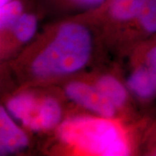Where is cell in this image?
<instances>
[{"instance_id":"cell-1","label":"cell","mask_w":156,"mask_h":156,"mask_svg":"<svg viewBox=\"0 0 156 156\" xmlns=\"http://www.w3.org/2000/svg\"><path fill=\"white\" fill-rule=\"evenodd\" d=\"M92 50L93 38L89 29L80 23H65L35 55L29 71L37 80L71 75L87 65Z\"/></svg>"},{"instance_id":"cell-2","label":"cell","mask_w":156,"mask_h":156,"mask_svg":"<svg viewBox=\"0 0 156 156\" xmlns=\"http://www.w3.org/2000/svg\"><path fill=\"white\" fill-rule=\"evenodd\" d=\"M60 139L69 146L92 155L129 154L127 140L111 118L79 116L68 119L58 128Z\"/></svg>"},{"instance_id":"cell-3","label":"cell","mask_w":156,"mask_h":156,"mask_svg":"<svg viewBox=\"0 0 156 156\" xmlns=\"http://www.w3.org/2000/svg\"><path fill=\"white\" fill-rule=\"evenodd\" d=\"M65 94L74 102L99 116L112 119L115 115L116 108L95 85L74 81L66 85Z\"/></svg>"},{"instance_id":"cell-4","label":"cell","mask_w":156,"mask_h":156,"mask_svg":"<svg viewBox=\"0 0 156 156\" xmlns=\"http://www.w3.org/2000/svg\"><path fill=\"white\" fill-rule=\"evenodd\" d=\"M129 90L141 100L156 96V44L146 53L142 63L130 73L127 81Z\"/></svg>"},{"instance_id":"cell-5","label":"cell","mask_w":156,"mask_h":156,"mask_svg":"<svg viewBox=\"0 0 156 156\" xmlns=\"http://www.w3.org/2000/svg\"><path fill=\"white\" fill-rule=\"evenodd\" d=\"M11 117L6 108H0V153L2 155L17 153L29 144L27 135Z\"/></svg>"},{"instance_id":"cell-6","label":"cell","mask_w":156,"mask_h":156,"mask_svg":"<svg viewBox=\"0 0 156 156\" xmlns=\"http://www.w3.org/2000/svg\"><path fill=\"white\" fill-rule=\"evenodd\" d=\"M41 100L31 93H21L11 97L6 109L13 118L18 120L29 129L34 131L38 115Z\"/></svg>"},{"instance_id":"cell-7","label":"cell","mask_w":156,"mask_h":156,"mask_svg":"<svg viewBox=\"0 0 156 156\" xmlns=\"http://www.w3.org/2000/svg\"><path fill=\"white\" fill-rule=\"evenodd\" d=\"M148 0H108L103 7L108 16L119 22L138 20Z\"/></svg>"},{"instance_id":"cell-8","label":"cell","mask_w":156,"mask_h":156,"mask_svg":"<svg viewBox=\"0 0 156 156\" xmlns=\"http://www.w3.org/2000/svg\"><path fill=\"white\" fill-rule=\"evenodd\" d=\"M62 118L60 103L53 97H44L41 100L38 115L34 131H46L56 127Z\"/></svg>"},{"instance_id":"cell-9","label":"cell","mask_w":156,"mask_h":156,"mask_svg":"<svg viewBox=\"0 0 156 156\" xmlns=\"http://www.w3.org/2000/svg\"><path fill=\"white\" fill-rule=\"evenodd\" d=\"M94 85L117 109L125 104L128 98L127 89L115 77L102 76L97 79Z\"/></svg>"},{"instance_id":"cell-10","label":"cell","mask_w":156,"mask_h":156,"mask_svg":"<svg viewBox=\"0 0 156 156\" xmlns=\"http://www.w3.org/2000/svg\"><path fill=\"white\" fill-rule=\"evenodd\" d=\"M24 7L21 0H11L0 6V30L6 31L12 30L22 16Z\"/></svg>"},{"instance_id":"cell-11","label":"cell","mask_w":156,"mask_h":156,"mask_svg":"<svg viewBox=\"0 0 156 156\" xmlns=\"http://www.w3.org/2000/svg\"><path fill=\"white\" fill-rule=\"evenodd\" d=\"M37 30V18L32 13L24 12L12 28L15 37L21 43H27L35 36Z\"/></svg>"},{"instance_id":"cell-12","label":"cell","mask_w":156,"mask_h":156,"mask_svg":"<svg viewBox=\"0 0 156 156\" xmlns=\"http://www.w3.org/2000/svg\"><path fill=\"white\" fill-rule=\"evenodd\" d=\"M62 5L77 7L80 9H99L108 0H51Z\"/></svg>"},{"instance_id":"cell-13","label":"cell","mask_w":156,"mask_h":156,"mask_svg":"<svg viewBox=\"0 0 156 156\" xmlns=\"http://www.w3.org/2000/svg\"><path fill=\"white\" fill-rule=\"evenodd\" d=\"M10 1H11V0H0V6L5 5L7 3H9Z\"/></svg>"}]
</instances>
